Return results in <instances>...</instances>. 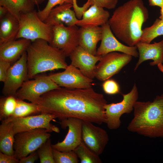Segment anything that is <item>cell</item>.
Masks as SVG:
<instances>
[{"mask_svg": "<svg viewBox=\"0 0 163 163\" xmlns=\"http://www.w3.org/2000/svg\"><path fill=\"white\" fill-rule=\"evenodd\" d=\"M50 133L45 129L39 128L15 134L13 145L15 157L20 160L37 150L50 138Z\"/></svg>", "mask_w": 163, "mask_h": 163, "instance_id": "6", "label": "cell"}, {"mask_svg": "<svg viewBox=\"0 0 163 163\" xmlns=\"http://www.w3.org/2000/svg\"><path fill=\"white\" fill-rule=\"evenodd\" d=\"M79 28L76 25L66 26L62 24L53 26V37L50 45L62 50L66 57L69 56L79 46Z\"/></svg>", "mask_w": 163, "mask_h": 163, "instance_id": "11", "label": "cell"}, {"mask_svg": "<svg viewBox=\"0 0 163 163\" xmlns=\"http://www.w3.org/2000/svg\"><path fill=\"white\" fill-rule=\"evenodd\" d=\"M107 104L103 94L92 87H60L43 94L36 103L41 113L53 114L60 120L73 117L98 124L105 123Z\"/></svg>", "mask_w": 163, "mask_h": 163, "instance_id": "1", "label": "cell"}, {"mask_svg": "<svg viewBox=\"0 0 163 163\" xmlns=\"http://www.w3.org/2000/svg\"><path fill=\"white\" fill-rule=\"evenodd\" d=\"M0 163H18L19 160L17 159L14 155H11L0 152Z\"/></svg>", "mask_w": 163, "mask_h": 163, "instance_id": "36", "label": "cell"}, {"mask_svg": "<svg viewBox=\"0 0 163 163\" xmlns=\"http://www.w3.org/2000/svg\"><path fill=\"white\" fill-rule=\"evenodd\" d=\"M20 28L19 20L8 12L0 19V45L16 39Z\"/></svg>", "mask_w": 163, "mask_h": 163, "instance_id": "23", "label": "cell"}, {"mask_svg": "<svg viewBox=\"0 0 163 163\" xmlns=\"http://www.w3.org/2000/svg\"><path fill=\"white\" fill-rule=\"evenodd\" d=\"M73 7L77 18L80 19L82 18L83 13L87 9L83 5L80 7L78 6L77 3V0H73Z\"/></svg>", "mask_w": 163, "mask_h": 163, "instance_id": "38", "label": "cell"}, {"mask_svg": "<svg viewBox=\"0 0 163 163\" xmlns=\"http://www.w3.org/2000/svg\"><path fill=\"white\" fill-rule=\"evenodd\" d=\"M135 46L138 50L139 59L135 67L134 71L141 63L147 60H153L149 63L151 66L163 63V39L152 44L139 41Z\"/></svg>", "mask_w": 163, "mask_h": 163, "instance_id": "18", "label": "cell"}, {"mask_svg": "<svg viewBox=\"0 0 163 163\" xmlns=\"http://www.w3.org/2000/svg\"><path fill=\"white\" fill-rule=\"evenodd\" d=\"M26 52L28 79L47 71L65 69L68 66L63 51L52 46L43 40L32 42Z\"/></svg>", "mask_w": 163, "mask_h": 163, "instance_id": "4", "label": "cell"}, {"mask_svg": "<svg viewBox=\"0 0 163 163\" xmlns=\"http://www.w3.org/2000/svg\"><path fill=\"white\" fill-rule=\"evenodd\" d=\"M39 158L37 151L34 152L26 157L21 158L19 163H34Z\"/></svg>", "mask_w": 163, "mask_h": 163, "instance_id": "37", "label": "cell"}, {"mask_svg": "<svg viewBox=\"0 0 163 163\" xmlns=\"http://www.w3.org/2000/svg\"><path fill=\"white\" fill-rule=\"evenodd\" d=\"M11 63L8 61L0 59V81L4 82L8 71L11 66Z\"/></svg>", "mask_w": 163, "mask_h": 163, "instance_id": "35", "label": "cell"}, {"mask_svg": "<svg viewBox=\"0 0 163 163\" xmlns=\"http://www.w3.org/2000/svg\"><path fill=\"white\" fill-rule=\"evenodd\" d=\"M31 42L29 40L20 38L0 45V59L11 63L17 61L27 51Z\"/></svg>", "mask_w": 163, "mask_h": 163, "instance_id": "22", "label": "cell"}, {"mask_svg": "<svg viewBox=\"0 0 163 163\" xmlns=\"http://www.w3.org/2000/svg\"><path fill=\"white\" fill-rule=\"evenodd\" d=\"M102 86L104 91L107 94L113 95L120 92L119 86L114 80L109 79L104 81Z\"/></svg>", "mask_w": 163, "mask_h": 163, "instance_id": "33", "label": "cell"}, {"mask_svg": "<svg viewBox=\"0 0 163 163\" xmlns=\"http://www.w3.org/2000/svg\"><path fill=\"white\" fill-rule=\"evenodd\" d=\"M45 0H30L35 5H38L41 4Z\"/></svg>", "mask_w": 163, "mask_h": 163, "instance_id": "41", "label": "cell"}, {"mask_svg": "<svg viewBox=\"0 0 163 163\" xmlns=\"http://www.w3.org/2000/svg\"><path fill=\"white\" fill-rule=\"evenodd\" d=\"M132 56L117 52L109 53L101 56L96 65L94 75L97 79L104 81L118 73L132 60Z\"/></svg>", "mask_w": 163, "mask_h": 163, "instance_id": "9", "label": "cell"}, {"mask_svg": "<svg viewBox=\"0 0 163 163\" xmlns=\"http://www.w3.org/2000/svg\"><path fill=\"white\" fill-rule=\"evenodd\" d=\"M118 0H88L86 3L89 6L95 5L108 9L115 8Z\"/></svg>", "mask_w": 163, "mask_h": 163, "instance_id": "34", "label": "cell"}, {"mask_svg": "<svg viewBox=\"0 0 163 163\" xmlns=\"http://www.w3.org/2000/svg\"><path fill=\"white\" fill-rule=\"evenodd\" d=\"M51 139H48L37 150L41 163H55Z\"/></svg>", "mask_w": 163, "mask_h": 163, "instance_id": "30", "label": "cell"}, {"mask_svg": "<svg viewBox=\"0 0 163 163\" xmlns=\"http://www.w3.org/2000/svg\"><path fill=\"white\" fill-rule=\"evenodd\" d=\"M62 128L68 127L67 134L61 142L52 144L53 149L62 152L74 151L82 142V120L80 119L69 117L60 120Z\"/></svg>", "mask_w": 163, "mask_h": 163, "instance_id": "14", "label": "cell"}, {"mask_svg": "<svg viewBox=\"0 0 163 163\" xmlns=\"http://www.w3.org/2000/svg\"><path fill=\"white\" fill-rule=\"evenodd\" d=\"M122 95L123 99L120 102L107 104L104 106L105 123L109 129L118 128L121 124V116L125 113H130L134 109V105L138 98V89L135 83L129 93L123 94Z\"/></svg>", "mask_w": 163, "mask_h": 163, "instance_id": "7", "label": "cell"}, {"mask_svg": "<svg viewBox=\"0 0 163 163\" xmlns=\"http://www.w3.org/2000/svg\"><path fill=\"white\" fill-rule=\"evenodd\" d=\"M41 113L37 104L28 103L17 98L16 105L14 113L9 118L2 121L8 122L11 121L14 118L26 117Z\"/></svg>", "mask_w": 163, "mask_h": 163, "instance_id": "26", "label": "cell"}, {"mask_svg": "<svg viewBox=\"0 0 163 163\" xmlns=\"http://www.w3.org/2000/svg\"><path fill=\"white\" fill-rule=\"evenodd\" d=\"M109 140L105 130L92 123L82 120V141L94 153L99 156L101 155Z\"/></svg>", "mask_w": 163, "mask_h": 163, "instance_id": "15", "label": "cell"}, {"mask_svg": "<svg viewBox=\"0 0 163 163\" xmlns=\"http://www.w3.org/2000/svg\"><path fill=\"white\" fill-rule=\"evenodd\" d=\"M160 8V15L159 16V18L161 20H163V6Z\"/></svg>", "mask_w": 163, "mask_h": 163, "instance_id": "42", "label": "cell"}, {"mask_svg": "<svg viewBox=\"0 0 163 163\" xmlns=\"http://www.w3.org/2000/svg\"><path fill=\"white\" fill-rule=\"evenodd\" d=\"M60 87L69 88H85L91 87L93 80L84 75L71 64L62 72L47 76Z\"/></svg>", "mask_w": 163, "mask_h": 163, "instance_id": "13", "label": "cell"}, {"mask_svg": "<svg viewBox=\"0 0 163 163\" xmlns=\"http://www.w3.org/2000/svg\"><path fill=\"white\" fill-rule=\"evenodd\" d=\"M102 36L100 45L97 50L96 56H102L113 52H118L135 57L139 56L136 46H130L120 43L113 33L107 22L101 26Z\"/></svg>", "mask_w": 163, "mask_h": 163, "instance_id": "16", "label": "cell"}, {"mask_svg": "<svg viewBox=\"0 0 163 163\" xmlns=\"http://www.w3.org/2000/svg\"><path fill=\"white\" fill-rule=\"evenodd\" d=\"M149 17L142 0H130L115 10L108 22L116 37L133 46L140 41L143 24Z\"/></svg>", "mask_w": 163, "mask_h": 163, "instance_id": "2", "label": "cell"}, {"mask_svg": "<svg viewBox=\"0 0 163 163\" xmlns=\"http://www.w3.org/2000/svg\"><path fill=\"white\" fill-rule=\"evenodd\" d=\"M56 118V116L53 114L41 113L26 117L14 118L11 121L15 134L20 132L39 128L45 129L50 133L54 132L59 133V128L50 122Z\"/></svg>", "mask_w": 163, "mask_h": 163, "instance_id": "12", "label": "cell"}, {"mask_svg": "<svg viewBox=\"0 0 163 163\" xmlns=\"http://www.w3.org/2000/svg\"><path fill=\"white\" fill-rule=\"evenodd\" d=\"M17 97L13 96H5L0 99V120L4 121L14 113L17 104Z\"/></svg>", "mask_w": 163, "mask_h": 163, "instance_id": "28", "label": "cell"}, {"mask_svg": "<svg viewBox=\"0 0 163 163\" xmlns=\"http://www.w3.org/2000/svg\"><path fill=\"white\" fill-rule=\"evenodd\" d=\"M101 56L93 55L78 46L69 56L70 64L78 69L85 76L93 79L95 77L96 64Z\"/></svg>", "mask_w": 163, "mask_h": 163, "instance_id": "17", "label": "cell"}, {"mask_svg": "<svg viewBox=\"0 0 163 163\" xmlns=\"http://www.w3.org/2000/svg\"><path fill=\"white\" fill-rule=\"evenodd\" d=\"M163 35V20L156 18L151 26L142 29L140 41L147 43L151 42L157 37Z\"/></svg>", "mask_w": 163, "mask_h": 163, "instance_id": "27", "label": "cell"}, {"mask_svg": "<svg viewBox=\"0 0 163 163\" xmlns=\"http://www.w3.org/2000/svg\"><path fill=\"white\" fill-rule=\"evenodd\" d=\"M110 17L108 11L94 5L84 11L82 18L76 22V25L83 27L101 26L108 22Z\"/></svg>", "mask_w": 163, "mask_h": 163, "instance_id": "21", "label": "cell"}, {"mask_svg": "<svg viewBox=\"0 0 163 163\" xmlns=\"http://www.w3.org/2000/svg\"><path fill=\"white\" fill-rule=\"evenodd\" d=\"M162 63H161L158 64L157 66L159 69L162 72H163V66Z\"/></svg>", "mask_w": 163, "mask_h": 163, "instance_id": "43", "label": "cell"}, {"mask_svg": "<svg viewBox=\"0 0 163 163\" xmlns=\"http://www.w3.org/2000/svg\"><path fill=\"white\" fill-rule=\"evenodd\" d=\"M20 28L16 39L24 38L32 42L42 39L50 44L53 37V26L42 21L35 10L22 13L19 18Z\"/></svg>", "mask_w": 163, "mask_h": 163, "instance_id": "5", "label": "cell"}, {"mask_svg": "<svg viewBox=\"0 0 163 163\" xmlns=\"http://www.w3.org/2000/svg\"><path fill=\"white\" fill-rule=\"evenodd\" d=\"M12 122L1 121L0 125V150L4 153L14 155L15 135Z\"/></svg>", "mask_w": 163, "mask_h": 163, "instance_id": "24", "label": "cell"}, {"mask_svg": "<svg viewBox=\"0 0 163 163\" xmlns=\"http://www.w3.org/2000/svg\"><path fill=\"white\" fill-rule=\"evenodd\" d=\"M8 12V10L5 7L0 6V19L4 17Z\"/></svg>", "mask_w": 163, "mask_h": 163, "instance_id": "40", "label": "cell"}, {"mask_svg": "<svg viewBox=\"0 0 163 163\" xmlns=\"http://www.w3.org/2000/svg\"><path fill=\"white\" fill-rule=\"evenodd\" d=\"M72 7L73 4L69 3L56 6L51 10L44 22L52 26L62 24L67 26L76 25L79 19L74 10L71 9Z\"/></svg>", "mask_w": 163, "mask_h": 163, "instance_id": "19", "label": "cell"}, {"mask_svg": "<svg viewBox=\"0 0 163 163\" xmlns=\"http://www.w3.org/2000/svg\"><path fill=\"white\" fill-rule=\"evenodd\" d=\"M149 5L152 6H158L161 8L163 6V0H148Z\"/></svg>", "mask_w": 163, "mask_h": 163, "instance_id": "39", "label": "cell"}, {"mask_svg": "<svg viewBox=\"0 0 163 163\" xmlns=\"http://www.w3.org/2000/svg\"><path fill=\"white\" fill-rule=\"evenodd\" d=\"M27 61L26 51L9 68L4 82L2 91L5 96L16 97L17 91L24 82L28 79Z\"/></svg>", "mask_w": 163, "mask_h": 163, "instance_id": "10", "label": "cell"}, {"mask_svg": "<svg viewBox=\"0 0 163 163\" xmlns=\"http://www.w3.org/2000/svg\"><path fill=\"white\" fill-rule=\"evenodd\" d=\"M32 80L24 82L17 91L16 97L36 104L40 96L50 91L61 87L47 76H36Z\"/></svg>", "mask_w": 163, "mask_h": 163, "instance_id": "8", "label": "cell"}, {"mask_svg": "<svg viewBox=\"0 0 163 163\" xmlns=\"http://www.w3.org/2000/svg\"><path fill=\"white\" fill-rule=\"evenodd\" d=\"M0 6L19 20L21 14L33 11L35 5L30 0H0Z\"/></svg>", "mask_w": 163, "mask_h": 163, "instance_id": "25", "label": "cell"}, {"mask_svg": "<svg viewBox=\"0 0 163 163\" xmlns=\"http://www.w3.org/2000/svg\"><path fill=\"white\" fill-rule=\"evenodd\" d=\"M102 33L101 27H80L78 30L79 46L96 55L97 44L101 40Z\"/></svg>", "mask_w": 163, "mask_h": 163, "instance_id": "20", "label": "cell"}, {"mask_svg": "<svg viewBox=\"0 0 163 163\" xmlns=\"http://www.w3.org/2000/svg\"><path fill=\"white\" fill-rule=\"evenodd\" d=\"M55 163H78V158L74 151L62 152L53 149Z\"/></svg>", "mask_w": 163, "mask_h": 163, "instance_id": "31", "label": "cell"}, {"mask_svg": "<svg viewBox=\"0 0 163 163\" xmlns=\"http://www.w3.org/2000/svg\"><path fill=\"white\" fill-rule=\"evenodd\" d=\"M127 129L150 138L163 137V94L152 102L136 101L134 117Z\"/></svg>", "mask_w": 163, "mask_h": 163, "instance_id": "3", "label": "cell"}, {"mask_svg": "<svg viewBox=\"0 0 163 163\" xmlns=\"http://www.w3.org/2000/svg\"><path fill=\"white\" fill-rule=\"evenodd\" d=\"M73 0H48L45 7L43 10L37 12V15L39 18L44 22L51 10L56 6L64 3L73 4Z\"/></svg>", "mask_w": 163, "mask_h": 163, "instance_id": "32", "label": "cell"}, {"mask_svg": "<svg viewBox=\"0 0 163 163\" xmlns=\"http://www.w3.org/2000/svg\"><path fill=\"white\" fill-rule=\"evenodd\" d=\"M81 163H101L102 161L98 155L92 152L82 141L74 150Z\"/></svg>", "mask_w": 163, "mask_h": 163, "instance_id": "29", "label": "cell"}]
</instances>
